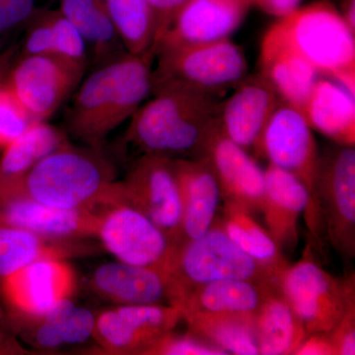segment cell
I'll list each match as a JSON object with an SVG mask.
<instances>
[{"label": "cell", "mask_w": 355, "mask_h": 355, "mask_svg": "<svg viewBox=\"0 0 355 355\" xmlns=\"http://www.w3.org/2000/svg\"><path fill=\"white\" fill-rule=\"evenodd\" d=\"M154 58L153 51H127L83 78L67 114L71 137L85 146L103 149L110 133L130 120L151 94Z\"/></svg>", "instance_id": "1"}, {"label": "cell", "mask_w": 355, "mask_h": 355, "mask_svg": "<svg viewBox=\"0 0 355 355\" xmlns=\"http://www.w3.org/2000/svg\"><path fill=\"white\" fill-rule=\"evenodd\" d=\"M116 175L103 149L67 140L32 168L13 197L23 196L55 209L100 211L125 200Z\"/></svg>", "instance_id": "2"}, {"label": "cell", "mask_w": 355, "mask_h": 355, "mask_svg": "<svg viewBox=\"0 0 355 355\" xmlns=\"http://www.w3.org/2000/svg\"><path fill=\"white\" fill-rule=\"evenodd\" d=\"M153 95L130 119L125 140L141 154L202 158L216 127L220 103L184 91Z\"/></svg>", "instance_id": "3"}, {"label": "cell", "mask_w": 355, "mask_h": 355, "mask_svg": "<svg viewBox=\"0 0 355 355\" xmlns=\"http://www.w3.org/2000/svg\"><path fill=\"white\" fill-rule=\"evenodd\" d=\"M168 304L179 307L191 291L209 282L246 279L280 286V279L243 252L214 221L193 241L173 246L165 270Z\"/></svg>", "instance_id": "4"}, {"label": "cell", "mask_w": 355, "mask_h": 355, "mask_svg": "<svg viewBox=\"0 0 355 355\" xmlns=\"http://www.w3.org/2000/svg\"><path fill=\"white\" fill-rule=\"evenodd\" d=\"M154 62L151 94L178 90L217 100L248 72L244 51L230 38L164 46L155 51Z\"/></svg>", "instance_id": "5"}, {"label": "cell", "mask_w": 355, "mask_h": 355, "mask_svg": "<svg viewBox=\"0 0 355 355\" xmlns=\"http://www.w3.org/2000/svg\"><path fill=\"white\" fill-rule=\"evenodd\" d=\"M256 154L288 172L304 186L308 202L303 214L309 231L308 241L317 249L323 246L326 235L319 195L321 153L304 114L280 103L263 130Z\"/></svg>", "instance_id": "6"}, {"label": "cell", "mask_w": 355, "mask_h": 355, "mask_svg": "<svg viewBox=\"0 0 355 355\" xmlns=\"http://www.w3.org/2000/svg\"><path fill=\"white\" fill-rule=\"evenodd\" d=\"M300 53L320 76L355 95V33L328 0L300 6L280 18Z\"/></svg>", "instance_id": "7"}, {"label": "cell", "mask_w": 355, "mask_h": 355, "mask_svg": "<svg viewBox=\"0 0 355 355\" xmlns=\"http://www.w3.org/2000/svg\"><path fill=\"white\" fill-rule=\"evenodd\" d=\"M280 291L308 335L330 331L355 304L354 272L338 277L327 272L308 241L300 260L284 272Z\"/></svg>", "instance_id": "8"}, {"label": "cell", "mask_w": 355, "mask_h": 355, "mask_svg": "<svg viewBox=\"0 0 355 355\" xmlns=\"http://www.w3.org/2000/svg\"><path fill=\"white\" fill-rule=\"evenodd\" d=\"M87 69L60 55H21L3 81L33 120L46 121L78 88Z\"/></svg>", "instance_id": "9"}, {"label": "cell", "mask_w": 355, "mask_h": 355, "mask_svg": "<svg viewBox=\"0 0 355 355\" xmlns=\"http://www.w3.org/2000/svg\"><path fill=\"white\" fill-rule=\"evenodd\" d=\"M121 182L125 202L178 241L183 216L181 186L175 159L159 154H141Z\"/></svg>", "instance_id": "10"}, {"label": "cell", "mask_w": 355, "mask_h": 355, "mask_svg": "<svg viewBox=\"0 0 355 355\" xmlns=\"http://www.w3.org/2000/svg\"><path fill=\"white\" fill-rule=\"evenodd\" d=\"M319 195L324 235L343 259L355 257V149L334 144L320 159Z\"/></svg>", "instance_id": "11"}, {"label": "cell", "mask_w": 355, "mask_h": 355, "mask_svg": "<svg viewBox=\"0 0 355 355\" xmlns=\"http://www.w3.org/2000/svg\"><path fill=\"white\" fill-rule=\"evenodd\" d=\"M183 320L177 306L114 305L95 313L93 340L103 354L144 355Z\"/></svg>", "instance_id": "12"}, {"label": "cell", "mask_w": 355, "mask_h": 355, "mask_svg": "<svg viewBox=\"0 0 355 355\" xmlns=\"http://www.w3.org/2000/svg\"><path fill=\"white\" fill-rule=\"evenodd\" d=\"M97 238L119 261L164 272L174 246L150 219L125 200L100 210Z\"/></svg>", "instance_id": "13"}, {"label": "cell", "mask_w": 355, "mask_h": 355, "mask_svg": "<svg viewBox=\"0 0 355 355\" xmlns=\"http://www.w3.org/2000/svg\"><path fill=\"white\" fill-rule=\"evenodd\" d=\"M77 279L65 260L44 259L0 279L9 316H36L72 299Z\"/></svg>", "instance_id": "14"}, {"label": "cell", "mask_w": 355, "mask_h": 355, "mask_svg": "<svg viewBox=\"0 0 355 355\" xmlns=\"http://www.w3.org/2000/svg\"><path fill=\"white\" fill-rule=\"evenodd\" d=\"M259 67V74L272 85L282 101L302 113L311 91L321 76L298 50L280 19L263 35Z\"/></svg>", "instance_id": "15"}, {"label": "cell", "mask_w": 355, "mask_h": 355, "mask_svg": "<svg viewBox=\"0 0 355 355\" xmlns=\"http://www.w3.org/2000/svg\"><path fill=\"white\" fill-rule=\"evenodd\" d=\"M202 157L216 175L224 202L235 203L253 214L261 211L265 171L247 150L221 132L218 123Z\"/></svg>", "instance_id": "16"}, {"label": "cell", "mask_w": 355, "mask_h": 355, "mask_svg": "<svg viewBox=\"0 0 355 355\" xmlns=\"http://www.w3.org/2000/svg\"><path fill=\"white\" fill-rule=\"evenodd\" d=\"M234 92L219 104V130L245 150L256 153L261 135L282 99L260 74L246 76Z\"/></svg>", "instance_id": "17"}, {"label": "cell", "mask_w": 355, "mask_h": 355, "mask_svg": "<svg viewBox=\"0 0 355 355\" xmlns=\"http://www.w3.org/2000/svg\"><path fill=\"white\" fill-rule=\"evenodd\" d=\"M251 0H189L173 20L155 51L164 46L211 43L230 38L241 25Z\"/></svg>", "instance_id": "18"}, {"label": "cell", "mask_w": 355, "mask_h": 355, "mask_svg": "<svg viewBox=\"0 0 355 355\" xmlns=\"http://www.w3.org/2000/svg\"><path fill=\"white\" fill-rule=\"evenodd\" d=\"M0 224L55 239L97 238L99 211L62 209L17 196L0 202Z\"/></svg>", "instance_id": "19"}, {"label": "cell", "mask_w": 355, "mask_h": 355, "mask_svg": "<svg viewBox=\"0 0 355 355\" xmlns=\"http://www.w3.org/2000/svg\"><path fill=\"white\" fill-rule=\"evenodd\" d=\"M9 321L23 342L39 352H50L92 338L95 313L69 299L43 314L9 316Z\"/></svg>", "instance_id": "20"}, {"label": "cell", "mask_w": 355, "mask_h": 355, "mask_svg": "<svg viewBox=\"0 0 355 355\" xmlns=\"http://www.w3.org/2000/svg\"><path fill=\"white\" fill-rule=\"evenodd\" d=\"M175 165L183 200L178 245L198 239L209 230L218 214L221 193L207 159L177 158Z\"/></svg>", "instance_id": "21"}, {"label": "cell", "mask_w": 355, "mask_h": 355, "mask_svg": "<svg viewBox=\"0 0 355 355\" xmlns=\"http://www.w3.org/2000/svg\"><path fill=\"white\" fill-rule=\"evenodd\" d=\"M89 288L114 305L168 304L166 275L157 268L112 261L93 272Z\"/></svg>", "instance_id": "22"}, {"label": "cell", "mask_w": 355, "mask_h": 355, "mask_svg": "<svg viewBox=\"0 0 355 355\" xmlns=\"http://www.w3.org/2000/svg\"><path fill=\"white\" fill-rule=\"evenodd\" d=\"M307 202L304 186L288 172L268 163L261 212L266 230L282 252L293 251L297 245L299 217Z\"/></svg>", "instance_id": "23"}, {"label": "cell", "mask_w": 355, "mask_h": 355, "mask_svg": "<svg viewBox=\"0 0 355 355\" xmlns=\"http://www.w3.org/2000/svg\"><path fill=\"white\" fill-rule=\"evenodd\" d=\"M98 248L85 240L55 239L0 224V279L34 261L88 256Z\"/></svg>", "instance_id": "24"}, {"label": "cell", "mask_w": 355, "mask_h": 355, "mask_svg": "<svg viewBox=\"0 0 355 355\" xmlns=\"http://www.w3.org/2000/svg\"><path fill=\"white\" fill-rule=\"evenodd\" d=\"M312 130L334 144L355 146V95L342 84L320 77L302 110Z\"/></svg>", "instance_id": "25"}, {"label": "cell", "mask_w": 355, "mask_h": 355, "mask_svg": "<svg viewBox=\"0 0 355 355\" xmlns=\"http://www.w3.org/2000/svg\"><path fill=\"white\" fill-rule=\"evenodd\" d=\"M275 284L246 279H223L198 286L182 301L184 313L231 314L256 316L266 297L275 289Z\"/></svg>", "instance_id": "26"}, {"label": "cell", "mask_w": 355, "mask_h": 355, "mask_svg": "<svg viewBox=\"0 0 355 355\" xmlns=\"http://www.w3.org/2000/svg\"><path fill=\"white\" fill-rule=\"evenodd\" d=\"M64 133L48 121H35L0 157V202L13 197L37 163L62 146Z\"/></svg>", "instance_id": "27"}, {"label": "cell", "mask_w": 355, "mask_h": 355, "mask_svg": "<svg viewBox=\"0 0 355 355\" xmlns=\"http://www.w3.org/2000/svg\"><path fill=\"white\" fill-rule=\"evenodd\" d=\"M25 25L21 55H60L89 64L87 44L60 9H36Z\"/></svg>", "instance_id": "28"}, {"label": "cell", "mask_w": 355, "mask_h": 355, "mask_svg": "<svg viewBox=\"0 0 355 355\" xmlns=\"http://www.w3.org/2000/svg\"><path fill=\"white\" fill-rule=\"evenodd\" d=\"M254 330L261 355H294L308 336L304 324L280 288L266 297L257 313Z\"/></svg>", "instance_id": "29"}, {"label": "cell", "mask_w": 355, "mask_h": 355, "mask_svg": "<svg viewBox=\"0 0 355 355\" xmlns=\"http://www.w3.org/2000/svg\"><path fill=\"white\" fill-rule=\"evenodd\" d=\"M216 220L243 252L282 280L291 263L268 230L256 221L253 214L235 203L224 202L221 214H217Z\"/></svg>", "instance_id": "30"}, {"label": "cell", "mask_w": 355, "mask_h": 355, "mask_svg": "<svg viewBox=\"0 0 355 355\" xmlns=\"http://www.w3.org/2000/svg\"><path fill=\"white\" fill-rule=\"evenodd\" d=\"M58 9L91 49L95 67L127 53L103 0H60Z\"/></svg>", "instance_id": "31"}, {"label": "cell", "mask_w": 355, "mask_h": 355, "mask_svg": "<svg viewBox=\"0 0 355 355\" xmlns=\"http://www.w3.org/2000/svg\"><path fill=\"white\" fill-rule=\"evenodd\" d=\"M183 320L188 324L189 333L227 354H260L253 316L184 313Z\"/></svg>", "instance_id": "32"}, {"label": "cell", "mask_w": 355, "mask_h": 355, "mask_svg": "<svg viewBox=\"0 0 355 355\" xmlns=\"http://www.w3.org/2000/svg\"><path fill=\"white\" fill-rule=\"evenodd\" d=\"M119 38L132 55L153 51L156 23L147 0H103Z\"/></svg>", "instance_id": "33"}, {"label": "cell", "mask_w": 355, "mask_h": 355, "mask_svg": "<svg viewBox=\"0 0 355 355\" xmlns=\"http://www.w3.org/2000/svg\"><path fill=\"white\" fill-rule=\"evenodd\" d=\"M20 104L17 98L7 87L3 79L0 80V149L3 150L19 139L35 123Z\"/></svg>", "instance_id": "34"}, {"label": "cell", "mask_w": 355, "mask_h": 355, "mask_svg": "<svg viewBox=\"0 0 355 355\" xmlns=\"http://www.w3.org/2000/svg\"><path fill=\"white\" fill-rule=\"evenodd\" d=\"M144 355H227L202 338L193 334L177 335L174 331L166 334L153 343Z\"/></svg>", "instance_id": "35"}, {"label": "cell", "mask_w": 355, "mask_h": 355, "mask_svg": "<svg viewBox=\"0 0 355 355\" xmlns=\"http://www.w3.org/2000/svg\"><path fill=\"white\" fill-rule=\"evenodd\" d=\"M36 9V0H0V39L25 25Z\"/></svg>", "instance_id": "36"}, {"label": "cell", "mask_w": 355, "mask_h": 355, "mask_svg": "<svg viewBox=\"0 0 355 355\" xmlns=\"http://www.w3.org/2000/svg\"><path fill=\"white\" fill-rule=\"evenodd\" d=\"M336 355L355 354V304L350 306L340 321L329 331Z\"/></svg>", "instance_id": "37"}, {"label": "cell", "mask_w": 355, "mask_h": 355, "mask_svg": "<svg viewBox=\"0 0 355 355\" xmlns=\"http://www.w3.org/2000/svg\"><path fill=\"white\" fill-rule=\"evenodd\" d=\"M153 12L156 23L155 43H154V55L155 49L169 29L173 20L176 17L179 11L184 6L189 0H147Z\"/></svg>", "instance_id": "38"}, {"label": "cell", "mask_w": 355, "mask_h": 355, "mask_svg": "<svg viewBox=\"0 0 355 355\" xmlns=\"http://www.w3.org/2000/svg\"><path fill=\"white\" fill-rule=\"evenodd\" d=\"M294 355H336L330 334L329 331L310 334Z\"/></svg>", "instance_id": "39"}, {"label": "cell", "mask_w": 355, "mask_h": 355, "mask_svg": "<svg viewBox=\"0 0 355 355\" xmlns=\"http://www.w3.org/2000/svg\"><path fill=\"white\" fill-rule=\"evenodd\" d=\"M302 0H251V3L258 6L263 12L284 18L301 6Z\"/></svg>", "instance_id": "40"}, {"label": "cell", "mask_w": 355, "mask_h": 355, "mask_svg": "<svg viewBox=\"0 0 355 355\" xmlns=\"http://www.w3.org/2000/svg\"><path fill=\"white\" fill-rule=\"evenodd\" d=\"M28 350L18 340L17 336L0 328V355L28 354Z\"/></svg>", "instance_id": "41"}, {"label": "cell", "mask_w": 355, "mask_h": 355, "mask_svg": "<svg viewBox=\"0 0 355 355\" xmlns=\"http://www.w3.org/2000/svg\"><path fill=\"white\" fill-rule=\"evenodd\" d=\"M340 12L350 30L355 33V0H345L343 10Z\"/></svg>", "instance_id": "42"}, {"label": "cell", "mask_w": 355, "mask_h": 355, "mask_svg": "<svg viewBox=\"0 0 355 355\" xmlns=\"http://www.w3.org/2000/svg\"><path fill=\"white\" fill-rule=\"evenodd\" d=\"M4 313L3 311H2L1 307H0V324H1V322L4 320Z\"/></svg>", "instance_id": "43"}, {"label": "cell", "mask_w": 355, "mask_h": 355, "mask_svg": "<svg viewBox=\"0 0 355 355\" xmlns=\"http://www.w3.org/2000/svg\"><path fill=\"white\" fill-rule=\"evenodd\" d=\"M1 79H2L1 73H0V80H1Z\"/></svg>", "instance_id": "44"}]
</instances>
